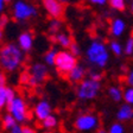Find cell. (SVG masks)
<instances>
[{"label": "cell", "mask_w": 133, "mask_h": 133, "mask_svg": "<svg viewBox=\"0 0 133 133\" xmlns=\"http://www.w3.org/2000/svg\"><path fill=\"white\" fill-rule=\"evenodd\" d=\"M101 77H102V75L100 74V72L90 71V74H89V78H91V80H95V81H100V80H101Z\"/></svg>", "instance_id": "29"}, {"label": "cell", "mask_w": 133, "mask_h": 133, "mask_svg": "<svg viewBox=\"0 0 133 133\" xmlns=\"http://www.w3.org/2000/svg\"><path fill=\"white\" fill-rule=\"evenodd\" d=\"M122 99L126 101V103L133 106V87L127 88L125 91H122Z\"/></svg>", "instance_id": "20"}, {"label": "cell", "mask_w": 133, "mask_h": 133, "mask_svg": "<svg viewBox=\"0 0 133 133\" xmlns=\"http://www.w3.org/2000/svg\"><path fill=\"white\" fill-rule=\"evenodd\" d=\"M14 97H16V91L12 88H7L6 87V101H7V103L11 102Z\"/></svg>", "instance_id": "27"}, {"label": "cell", "mask_w": 133, "mask_h": 133, "mask_svg": "<svg viewBox=\"0 0 133 133\" xmlns=\"http://www.w3.org/2000/svg\"><path fill=\"white\" fill-rule=\"evenodd\" d=\"M132 12H133V3H132Z\"/></svg>", "instance_id": "41"}, {"label": "cell", "mask_w": 133, "mask_h": 133, "mask_svg": "<svg viewBox=\"0 0 133 133\" xmlns=\"http://www.w3.org/2000/svg\"><path fill=\"white\" fill-rule=\"evenodd\" d=\"M3 124H4V127H5L6 130H10V128H12L14 125L17 124V121H16V119H14L13 116L8 113V114H6V115L4 116Z\"/></svg>", "instance_id": "19"}, {"label": "cell", "mask_w": 133, "mask_h": 133, "mask_svg": "<svg viewBox=\"0 0 133 133\" xmlns=\"http://www.w3.org/2000/svg\"><path fill=\"white\" fill-rule=\"evenodd\" d=\"M22 133H36V131L29 126H24V127H22Z\"/></svg>", "instance_id": "33"}, {"label": "cell", "mask_w": 133, "mask_h": 133, "mask_svg": "<svg viewBox=\"0 0 133 133\" xmlns=\"http://www.w3.org/2000/svg\"><path fill=\"white\" fill-rule=\"evenodd\" d=\"M46 12L54 19H61L64 14V6L59 0H43Z\"/></svg>", "instance_id": "9"}, {"label": "cell", "mask_w": 133, "mask_h": 133, "mask_svg": "<svg viewBox=\"0 0 133 133\" xmlns=\"http://www.w3.org/2000/svg\"><path fill=\"white\" fill-rule=\"evenodd\" d=\"M51 111H52L51 105L48 101H45V100H42L35 107V116H36L39 121H42L49 114H51Z\"/></svg>", "instance_id": "10"}, {"label": "cell", "mask_w": 133, "mask_h": 133, "mask_svg": "<svg viewBox=\"0 0 133 133\" xmlns=\"http://www.w3.org/2000/svg\"><path fill=\"white\" fill-rule=\"evenodd\" d=\"M28 80H29V74H26V72H25V74H23L22 75V81H23V82L28 83Z\"/></svg>", "instance_id": "35"}, {"label": "cell", "mask_w": 133, "mask_h": 133, "mask_svg": "<svg viewBox=\"0 0 133 133\" xmlns=\"http://www.w3.org/2000/svg\"><path fill=\"white\" fill-rule=\"evenodd\" d=\"M99 118L94 114L90 113H86L82 114V115L77 116V119L75 120V128L81 132H90V131H94L99 127Z\"/></svg>", "instance_id": "6"}, {"label": "cell", "mask_w": 133, "mask_h": 133, "mask_svg": "<svg viewBox=\"0 0 133 133\" xmlns=\"http://www.w3.org/2000/svg\"><path fill=\"white\" fill-rule=\"evenodd\" d=\"M6 84V76L4 72L0 71V87H5Z\"/></svg>", "instance_id": "32"}, {"label": "cell", "mask_w": 133, "mask_h": 133, "mask_svg": "<svg viewBox=\"0 0 133 133\" xmlns=\"http://www.w3.org/2000/svg\"><path fill=\"white\" fill-rule=\"evenodd\" d=\"M109 49H111L112 52H113L114 55H116V56H120L122 52H124V49H122L121 44H120V43H118L116 41L112 42L111 45H109Z\"/></svg>", "instance_id": "21"}, {"label": "cell", "mask_w": 133, "mask_h": 133, "mask_svg": "<svg viewBox=\"0 0 133 133\" xmlns=\"http://www.w3.org/2000/svg\"><path fill=\"white\" fill-rule=\"evenodd\" d=\"M96 133H107V131H106L105 128H99Z\"/></svg>", "instance_id": "36"}, {"label": "cell", "mask_w": 133, "mask_h": 133, "mask_svg": "<svg viewBox=\"0 0 133 133\" xmlns=\"http://www.w3.org/2000/svg\"><path fill=\"white\" fill-rule=\"evenodd\" d=\"M7 111L16 119L17 122H24L28 119L29 112H28V106L25 103V101L22 97H14L10 103H7Z\"/></svg>", "instance_id": "5"}, {"label": "cell", "mask_w": 133, "mask_h": 133, "mask_svg": "<svg viewBox=\"0 0 133 133\" xmlns=\"http://www.w3.org/2000/svg\"><path fill=\"white\" fill-rule=\"evenodd\" d=\"M132 133H133V130H132Z\"/></svg>", "instance_id": "42"}, {"label": "cell", "mask_w": 133, "mask_h": 133, "mask_svg": "<svg viewBox=\"0 0 133 133\" xmlns=\"http://www.w3.org/2000/svg\"><path fill=\"white\" fill-rule=\"evenodd\" d=\"M93 4H97V5H103L107 0H90Z\"/></svg>", "instance_id": "34"}, {"label": "cell", "mask_w": 133, "mask_h": 133, "mask_svg": "<svg viewBox=\"0 0 133 133\" xmlns=\"http://www.w3.org/2000/svg\"><path fill=\"white\" fill-rule=\"evenodd\" d=\"M61 29V22L59 19H54L50 22V25H49V32L50 33H57Z\"/></svg>", "instance_id": "22"}, {"label": "cell", "mask_w": 133, "mask_h": 133, "mask_svg": "<svg viewBox=\"0 0 133 133\" xmlns=\"http://www.w3.org/2000/svg\"><path fill=\"white\" fill-rule=\"evenodd\" d=\"M24 51L18 45L10 43L0 49V65L6 71H14L24 62Z\"/></svg>", "instance_id": "1"}, {"label": "cell", "mask_w": 133, "mask_h": 133, "mask_svg": "<svg viewBox=\"0 0 133 133\" xmlns=\"http://www.w3.org/2000/svg\"><path fill=\"white\" fill-rule=\"evenodd\" d=\"M13 14L17 20H26L37 14V10L33 6L25 4L24 1H17L13 7Z\"/></svg>", "instance_id": "8"}, {"label": "cell", "mask_w": 133, "mask_h": 133, "mask_svg": "<svg viewBox=\"0 0 133 133\" xmlns=\"http://www.w3.org/2000/svg\"><path fill=\"white\" fill-rule=\"evenodd\" d=\"M124 51H125V54H126V55H128V56L133 54V37H130V38H128V41L126 42Z\"/></svg>", "instance_id": "25"}, {"label": "cell", "mask_w": 133, "mask_h": 133, "mask_svg": "<svg viewBox=\"0 0 133 133\" xmlns=\"http://www.w3.org/2000/svg\"><path fill=\"white\" fill-rule=\"evenodd\" d=\"M86 56L89 63L96 68H105L109 59V52L107 48L100 41L91 42L86 51Z\"/></svg>", "instance_id": "2"}, {"label": "cell", "mask_w": 133, "mask_h": 133, "mask_svg": "<svg viewBox=\"0 0 133 133\" xmlns=\"http://www.w3.org/2000/svg\"><path fill=\"white\" fill-rule=\"evenodd\" d=\"M108 94H109L111 99L113 101H115V102H119V101L122 100V91L118 87H111L109 90H108Z\"/></svg>", "instance_id": "17"}, {"label": "cell", "mask_w": 133, "mask_h": 133, "mask_svg": "<svg viewBox=\"0 0 133 133\" xmlns=\"http://www.w3.org/2000/svg\"><path fill=\"white\" fill-rule=\"evenodd\" d=\"M109 4L116 11H124L125 10V0H109Z\"/></svg>", "instance_id": "23"}, {"label": "cell", "mask_w": 133, "mask_h": 133, "mask_svg": "<svg viewBox=\"0 0 133 133\" xmlns=\"http://www.w3.org/2000/svg\"><path fill=\"white\" fill-rule=\"evenodd\" d=\"M56 54H57L56 49H51V50H49V51L45 54L44 62H45V64H46V65H54V63H55Z\"/></svg>", "instance_id": "18"}, {"label": "cell", "mask_w": 133, "mask_h": 133, "mask_svg": "<svg viewBox=\"0 0 133 133\" xmlns=\"http://www.w3.org/2000/svg\"><path fill=\"white\" fill-rule=\"evenodd\" d=\"M7 105L6 101V87H0V109Z\"/></svg>", "instance_id": "24"}, {"label": "cell", "mask_w": 133, "mask_h": 133, "mask_svg": "<svg viewBox=\"0 0 133 133\" xmlns=\"http://www.w3.org/2000/svg\"><path fill=\"white\" fill-rule=\"evenodd\" d=\"M126 81H127V84L130 87H133V69L128 72L127 77H126Z\"/></svg>", "instance_id": "30"}, {"label": "cell", "mask_w": 133, "mask_h": 133, "mask_svg": "<svg viewBox=\"0 0 133 133\" xmlns=\"http://www.w3.org/2000/svg\"><path fill=\"white\" fill-rule=\"evenodd\" d=\"M4 7V0H0V11H3Z\"/></svg>", "instance_id": "37"}, {"label": "cell", "mask_w": 133, "mask_h": 133, "mask_svg": "<svg viewBox=\"0 0 133 133\" xmlns=\"http://www.w3.org/2000/svg\"><path fill=\"white\" fill-rule=\"evenodd\" d=\"M48 68L45 64L43 63H35L30 69L29 72V80L28 83L31 87H37L41 83H43L45 81V78L48 77Z\"/></svg>", "instance_id": "7"}, {"label": "cell", "mask_w": 133, "mask_h": 133, "mask_svg": "<svg viewBox=\"0 0 133 133\" xmlns=\"http://www.w3.org/2000/svg\"><path fill=\"white\" fill-rule=\"evenodd\" d=\"M1 38H3V32H1V29H0V41H1Z\"/></svg>", "instance_id": "38"}, {"label": "cell", "mask_w": 133, "mask_h": 133, "mask_svg": "<svg viewBox=\"0 0 133 133\" xmlns=\"http://www.w3.org/2000/svg\"><path fill=\"white\" fill-rule=\"evenodd\" d=\"M7 22H8L7 16H6V14H3V16L0 17V29H3L4 26L7 24Z\"/></svg>", "instance_id": "31"}, {"label": "cell", "mask_w": 133, "mask_h": 133, "mask_svg": "<svg viewBox=\"0 0 133 133\" xmlns=\"http://www.w3.org/2000/svg\"><path fill=\"white\" fill-rule=\"evenodd\" d=\"M4 1H5V3H8V1H11V0H4Z\"/></svg>", "instance_id": "40"}, {"label": "cell", "mask_w": 133, "mask_h": 133, "mask_svg": "<svg viewBox=\"0 0 133 133\" xmlns=\"http://www.w3.org/2000/svg\"><path fill=\"white\" fill-rule=\"evenodd\" d=\"M61 3H65V1H69V0H59Z\"/></svg>", "instance_id": "39"}, {"label": "cell", "mask_w": 133, "mask_h": 133, "mask_svg": "<svg viewBox=\"0 0 133 133\" xmlns=\"http://www.w3.org/2000/svg\"><path fill=\"white\" fill-rule=\"evenodd\" d=\"M100 88H101L100 81L86 78V80L80 81L76 94H77L78 99L82 101H89V100H93L97 96Z\"/></svg>", "instance_id": "3"}, {"label": "cell", "mask_w": 133, "mask_h": 133, "mask_svg": "<svg viewBox=\"0 0 133 133\" xmlns=\"http://www.w3.org/2000/svg\"><path fill=\"white\" fill-rule=\"evenodd\" d=\"M68 49L70 50V52H71L74 56L80 55V48H78V45L76 44V43H72L71 42V44H70V46L68 48Z\"/></svg>", "instance_id": "28"}, {"label": "cell", "mask_w": 133, "mask_h": 133, "mask_svg": "<svg viewBox=\"0 0 133 133\" xmlns=\"http://www.w3.org/2000/svg\"><path fill=\"white\" fill-rule=\"evenodd\" d=\"M56 41H57V43L59 45H61L63 49H68V48L70 46V44H71V38H70L68 35H65V33H56Z\"/></svg>", "instance_id": "15"}, {"label": "cell", "mask_w": 133, "mask_h": 133, "mask_svg": "<svg viewBox=\"0 0 133 133\" xmlns=\"http://www.w3.org/2000/svg\"><path fill=\"white\" fill-rule=\"evenodd\" d=\"M116 119L119 120L120 122L132 120L133 119V107L131 105H128V103H125V105L120 106L119 111L116 113Z\"/></svg>", "instance_id": "12"}, {"label": "cell", "mask_w": 133, "mask_h": 133, "mask_svg": "<svg viewBox=\"0 0 133 133\" xmlns=\"http://www.w3.org/2000/svg\"><path fill=\"white\" fill-rule=\"evenodd\" d=\"M108 133H124V126L120 122H115L111 126Z\"/></svg>", "instance_id": "26"}, {"label": "cell", "mask_w": 133, "mask_h": 133, "mask_svg": "<svg viewBox=\"0 0 133 133\" xmlns=\"http://www.w3.org/2000/svg\"><path fill=\"white\" fill-rule=\"evenodd\" d=\"M18 46L24 51V52H29L33 46V37L30 32H24L22 33L18 38Z\"/></svg>", "instance_id": "11"}, {"label": "cell", "mask_w": 133, "mask_h": 133, "mask_svg": "<svg viewBox=\"0 0 133 133\" xmlns=\"http://www.w3.org/2000/svg\"><path fill=\"white\" fill-rule=\"evenodd\" d=\"M66 76H68L69 81H71V82H74V83H78L86 76V69H84L82 65H77V64H76V65L66 74Z\"/></svg>", "instance_id": "13"}, {"label": "cell", "mask_w": 133, "mask_h": 133, "mask_svg": "<svg viewBox=\"0 0 133 133\" xmlns=\"http://www.w3.org/2000/svg\"><path fill=\"white\" fill-rule=\"evenodd\" d=\"M126 25L121 19H114L111 25V32L114 37H120L124 33Z\"/></svg>", "instance_id": "14"}, {"label": "cell", "mask_w": 133, "mask_h": 133, "mask_svg": "<svg viewBox=\"0 0 133 133\" xmlns=\"http://www.w3.org/2000/svg\"><path fill=\"white\" fill-rule=\"evenodd\" d=\"M76 64H77V58L70 51H57L54 65L61 74L66 75Z\"/></svg>", "instance_id": "4"}, {"label": "cell", "mask_w": 133, "mask_h": 133, "mask_svg": "<svg viewBox=\"0 0 133 133\" xmlns=\"http://www.w3.org/2000/svg\"><path fill=\"white\" fill-rule=\"evenodd\" d=\"M42 124H43V127L46 128V130H51V128H55L57 126V119L56 116L52 114H49L46 118L42 120Z\"/></svg>", "instance_id": "16"}]
</instances>
